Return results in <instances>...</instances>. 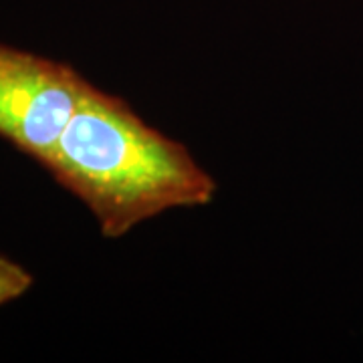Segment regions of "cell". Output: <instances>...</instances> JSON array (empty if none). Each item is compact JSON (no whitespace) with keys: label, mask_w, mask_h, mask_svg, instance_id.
<instances>
[{"label":"cell","mask_w":363,"mask_h":363,"mask_svg":"<svg viewBox=\"0 0 363 363\" xmlns=\"http://www.w3.org/2000/svg\"><path fill=\"white\" fill-rule=\"evenodd\" d=\"M45 168L89 208L107 238H121L168 210L206 206L218 190L184 143L95 85Z\"/></svg>","instance_id":"6da1fadb"},{"label":"cell","mask_w":363,"mask_h":363,"mask_svg":"<svg viewBox=\"0 0 363 363\" xmlns=\"http://www.w3.org/2000/svg\"><path fill=\"white\" fill-rule=\"evenodd\" d=\"M33 285L30 272L23 269L18 262L0 255V305L23 297Z\"/></svg>","instance_id":"3957f363"},{"label":"cell","mask_w":363,"mask_h":363,"mask_svg":"<svg viewBox=\"0 0 363 363\" xmlns=\"http://www.w3.org/2000/svg\"><path fill=\"white\" fill-rule=\"evenodd\" d=\"M89 85L67 63L0 43V138L47 166Z\"/></svg>","instance_id":"7a4b0ae2"}]
</instances>
